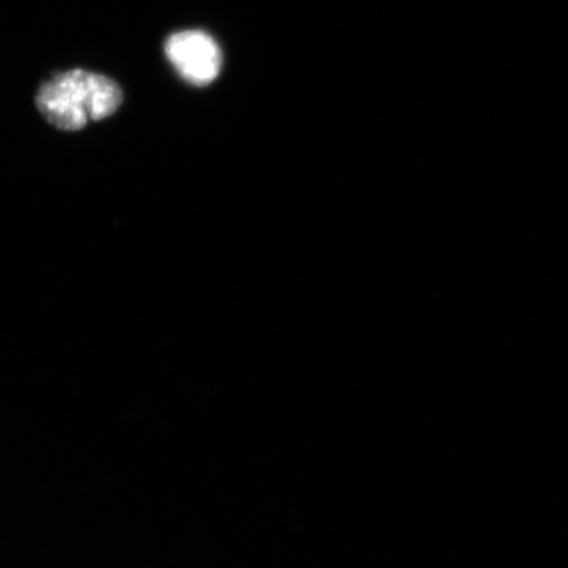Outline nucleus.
<instances>
[{"label":"nucleus","mask_w":568,"mask_h":568,"mask_svg":"<svg viewBox=\"0 0 568 568\" xmlns=\"http://www.w3.org/2000/svg\"><path fill=\"white\" fill-rule=\"evenodd\" d=\"M123 91L111 78L87 70H69L42 84L36 104L49 124L78 131L115 113Z\"/></svg>","instance_id":"1"},{"label":"nucleus","mask_w":568,"mask_h":568,"mask_svg":"<svg viewBox=\"0 0 568 568\" xmlns=\"http://www.w3.org/2000/svg\"><path fill=\"white\" fill-rule=\"evenodd\" d=\"M165 53L183 80L195 87L212 83L222 70V49L211 34L203 31H182L170 36Z\"/></svg>","instance_id":"2"}]
</instances>
